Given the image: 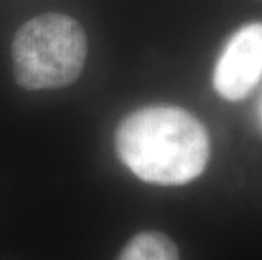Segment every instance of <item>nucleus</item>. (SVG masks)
Instances as JSON below:
<instances>
[{"instance_id":"7ed1b4c3","label":"nucleus","mask_w":262,"mask_h":260,"mask_svg":"<svg viewBox=\"0 0 262 260\" xmlns=\"http://www.w3.org/2000/svg\"><path fill=\"white\" fill-rule=\"evenodd\" d=\"M262 78V24L241 27L216 61L213 86L225 100H242Z\"/></svg>"},{"instance_id":"f03ea898","label":"nucleus","mask_w":262,"mask_h":260,"mask_svg":"<svg viewBox=\"0 0 262 260\" xmlns=\"http://www.w3.org/2000/svg\"><path fill=\"white\" fill-rule=\"evenodd\" d=\"M86 49L85 31L78 20L54 12L37 15L15 32V81L26 90L68 86L81 75Z\"/></svg>"},{"instance_id":"20e7f679","label":"nucleus","mask_w":262,"mask_h":260,"mask_svg":"<svg viewBox=\"0 0 262 260\" xmlns=\"http://www.w3.org/2000/svg\"><path fill=\"white\" fill-rule=\"evenodd\" d=\"M119 260H180V252L168 235L141 231L127 242Z\"/></svg>"},{"instance_id":"f257e3e1","label":"nucleus","mask_w":262,"mask_h":260,"mask_svg":"<svg viewBox=\"0 0 262 260\" xmlns=\"http://www.w3.org/2000/svg\"><path fill=\"white\" fill-rule=\"evenodd\" d=\"M119 159L139 179L181 186L196 179L210 159V137L194 115L180 107L136 110L115 132Z\"/></svg>"}]
</instances>
